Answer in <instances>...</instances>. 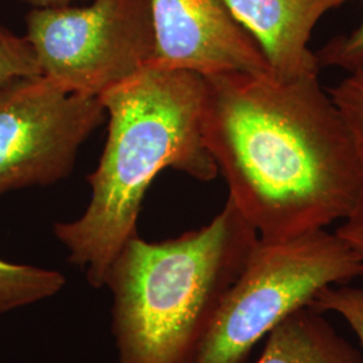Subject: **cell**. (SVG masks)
I'll return each mask as SVG.
<instances>
[{
    "label": "cell",
    "mask_w": 363,
    "mask_h": 363,
    "mask_svg": "<svg viewBox=\"0 0 363 363\" xmlns=\"http://www.w3.org/2000/svg\"><path fill=\"white\" fill-rule=\"evenodd\" d=\"M201 125L229 199L262 241L325 230L362 199V169L319 76H205Z\"/></svg>",
    "instance_id": "6da1fadb"
},
{
    "label": "cell",
    "mask_w": 363,
    "mask_h": 363,
    "mask_svg": "<svg viewBox=\"0 0 363 363\" xmlns=\"http://www.w3.org/2000/svg\"><path fill=\"white\" fill-rule=\"evenodd\" d=\"M99 99L109 116L108 139L88 177L89 203L77 220L54 225L69 262L97 289L104 288L120 250L138 235L144 196L160 171L178 169L202 182L218 175L202 136L201 74L147 67Z\"/></svg>",
    "instance_id": "7a4b0ae2"
},
{
    "label": "cell",
    "mask_w": 363,
    "mask_h": 363,
    "mask_svg": "<svg viewBox=\"0 0 363 363\" xmlns=\"http://www.w3.org/2000/svg\"><path fill=\"white\" fill-rule=\"evenodd\" d=\"M228 198L208 225L160 242L132 237L111 264L117 363H193L259 242Z\"/></svg>",
    "instance_id": "3957f363"
},
{
    "label": "cell",
    "mask_w": 363,
    "mask_h": 363,
    "mask_svg": "<svg viewBox=\"0 0 363 363\" xmlns=\"http://www.w3.org/2000/svg\"><path fill=\"white\" fill-rule=\"evenodd\" d=\"M361 262L337 233L325 230L262 241L228 291L193 363H247L261 339L327 286L361 277Z\"/></svg>",
    "instance_id": "277c9868"
},
{
    "label": "cell",
    "mask_w": 363,
    "mask_h": 363,
    "mask_svg": "<svg viewBox=\"0 0 363 363\" xmlns=\"http://www.w3.org/2000/svg\"><path fill=\"white\" fill-rule=\"evenodd\" d=\"M25 37L42 76L97 99L150 67L155 54L150 0L33 9Z\"/></svg>",
    "instance_id": "5b68a950"
},
{
    "label": "cell",
    "mask_w": 363,
    "mask_h": 363,
    "mask_svg": "<svg viewBox=\"0 0 363 363\" xmlns=\"http://www.w3.org/2000/svg\"><path fill=\"white\" fill-rule=\"evenodd\" d=\"M100 99L45 76L0 84V196L66 178L81 144L104 120Z\"/></svg>",
    "instance_id": "8992f818"
},
{
    "label": "cell",
    "mask_w": 363,
    "mask_h": 363,
    "mask_svg": "<svg viewBox=\"0 0 363 363\" xmlns=\"http://www.w3.org/2000/svg\"><path fill=\"white\" fill-rule=\"evenodd\" d=\"M155 54L150 67L220 73H272L255 39L220 0H150Z\"/></svg>",
    "instance_id": "52a82bcc"
},
{
    "label": "cell",
    "mask_w": 363,
    "mask_h": 363,
    "mask_svg": "<svg viewBox=\"0 0 363 363\" xmlns=\"http://www.w3.org/2000/svg\"><path fill=\"white\" fill-rule=\"evenodd\" d=\"M255 39L276 77L319 76L312 31L342 0H220Z\"/></svg>",
    "instance_id": "ba28073f"
},
{
    "label": "cell",
    "mask_w": 363,
    "mask_h": 363,
    "mask_svg": "<svg viewBox=\"0 0 363 363\" xmlns=\"http://www.w3.org/2000/svg\"><path fill=\"white\" fill-rule=\"evenodd\" d=\"M257 363H363L361 351L339 335L323 312L301 307L267 335Z\"/></svg>",
    "instance_id": "9c48e42d"
},
{
    "label": "cell",
    "mask_w": 363,
    "mask_h": 363,
    "mask_svg": "<svg viewBox=\"0 0 363 363\" xmlns=\"http://www.w3.org/2000/svg\"><path fill=\"white\" fill-rule=\"evenodd\" d=\"M65 286L66 276L60 271L0 259V313L54 298Z\"/></svg>",
    "instance_id": "30bf717a"
},
{
    "label": "cell",
    "mask_w": 363,
    "mask_h": 363,
    "mask_svg": "<svg viewBox=\"0 0 363 363\" xmlns=\"http://www.w3.org/2000/svg\"><path fill=\"white\" fill-rule=\"evenodd\" d=\"M328 94L350 136L363 174V57Z\"/></svg>",
    "instance_id": "8fae6325"
},
{
    "label": "cell",
    "mask_w": 363,
    "mask_h": 363,
    "mask_svg": "<svg viewBox=\"0 0 363 363\" xmlns=\"http://www.w3.org/2000/svg\"><path fill=\"white\" fill-rule=\"evenodd\" d=\"M310 307L319 312H335L350 325L363 347V288L347 284L322 289Z\"/></svg>",
    "instance_id": "7c38bea8"
},
{
    "label": "cell",
    "mask_w": 363,
    "mask_h": 363,
    "mask_svg": "<svg viewBox=\"0 0 363 363\" xmlns=\"http://www.w3.org/2000/svg\"><path fill=\"white\" fill-rule=\"evenodd\" d=\"M35 76H42V72L30 42L0 25V84Z\"/></svg>",
    "instance_id": "4fadbf2b"
},
{
    "label": "cell",
    "mask_w": 363,
    "mask_h": 363,
    "mask_svg": "<svg viewBox=\"0 0 363 363\" xmlns=\"http://www.w3.org/2000/svg\"><path fill=\"white\" fill-rule=\"evenodd\" d=\"M346 1L349 0H342L343 4ZM359 1L363 4V0ZM316 57L320 67L337 66L349 72L357 65L363 57V13L361 23L351 34L330 40L320 52H316Z\"/></svg>",
    "instance_id": "5bb4252c"
},
{
    "label": "cell",
    "mask_w": 363,
    "mask_h": 363,
    "mask_svg": "<svg viewBox=\"0 0 363 363\" xmlns=\"http://www.w3.org/2000/svg\"><path fill=\"white\" fill-rule=\"evenodd\" d=\"M335 233L342 237L357 255L362 267L361 277H363V196L358 206L346 220H343Z\"/></svg>",
    "instance_id": "9a60e30c"
},
{
    "label": "cell",
    "mask_w": 363,
    "mask_h": 363,
    "mask_svg": "<svg viewBox=\"0 0 363 363\" xmlns=\"http://www.w3.org/2000/svg\"><path fill=\"white\" fill-rule=\"evenodd\" d=\"M18 1L28 4L33 9H52V7L69 6V4H72L73 1H77V0H18Z\"/></svg>",
    "instance_id": "2e32d148"
}]
</instances>
